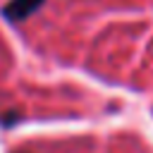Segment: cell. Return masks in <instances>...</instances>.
<instances>
[{"instance_id": "obj_1", "label": "cell", "mask_w": 153, "mask_h": 153, "mask_svg": "<svg viewBox=\"0 0 153 153\" xmlns=\"http://www.w3.org/2000/svg\"><path fill=\"white\" fill-rule=\"evenodd\" d=\"M45 0H10L7 5H2L0 14L7 19V22H24L29 19L31 14H36L41 7H43Z\"/></svg>"}]
</instances>
